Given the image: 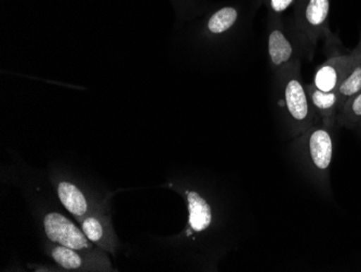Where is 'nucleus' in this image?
<instances>
[{"label": "nucleus", "instance_id": "1", "mask_svg": "<svg viewBox=\"0 0 361 272\" xmlns=\"http://www.w3.org/2000/svg\"><path fill=\"white\" fill-rule=\"evenodd\" d=\"M334 129L317 122L298 136L291 149L304 174L318 189L330 192V170L334 154Z\"/></svg>", "mask_w": 361, "mask_h": 272}, {"label": "nucleus", "instance_id": "2", "mask_svg": "<svg viewBox=\"0 0 361 272\" xmlns=\"http://www.w3.org/2000/svg\"><path fill=\"white\" fill-rule=\"evenodd\" d=\"M302 63H295L275 75L278 105L292 137L305 133L317 123V115L310 102L301 74Z\"/></svg>", "mask_w": 361, "mask_h": 272}, {"label": "nucleus", "instance_id": "3", "mask_svg": "<svg viewBox=\"0 0 361 272\" xmlns=\"http://www.w3.org/2000/svg\"><path fill=\"white\" fill-rule=\"evenodd\" d=\"M332 0H298L294 5L292 28L312 60L318 42L330 37L329 17Z\"/></svg>", "mask_w": 361, "mask_h": 272}, {"label": "nucleus", "instance_id": "4", "mask_svg": "<svg viewBox=\"0 0 361 272\" xmlns=\"http://www.w3.org/2000/svg\"><path fill=\"white\" fill-rule=\"evenodd\" d=\"M267 48L274 75L292 64L302 63V57L305 56L303 45L293 28L288 26L279 16L267 14Z\"/></svg>", "mask_w": 361, "mask_h": 272}, {"label": "nucleus", "instance_id": "5", "mask_svg": "<svg viewBox=\"0 0 361 272\" xmlns=\"http://www.w3.org/2000/svg\"><path fill=\"white\" fill-rule=\"evenodd\" d=\"M358 54L353 50L350 54L330 57L318 66L312 84L326 93L336 91L343 79L348 76L356 63Z\"/></svg>", "mask_w": 361, "mask_h": 272}, {"label": "nucleus", "instance_id": "6", "mask_svg": "<svg viewBox=\"0 0 361 272\" xmlns=\"http://www.w3.org/2000/svg\"><path fill=\"white\" fill-rule=\"evenodd\" d=\"M44 231L49 240L59 245L80 251L88 249V237L84 231L77 228L74 223L60 213H50L44 219Z\"/></svg>", "mask_w": 361, "mask_h": 272}, {"label": "nucleus", "instance_id": "7", "mask_svg": "<svg viewBox=\"0 0 361 272\" xmlns=\"http://www.w3.org/2000/svg\"><path fill=\"white\" fill-rule=\"evenodd\" d=\"M306 89L318 122L334 129L338 126V99L336 91L326 93L316 88L313 84L306 85Z\"/></svg>", "mask_w": 361, "mask_h": 272}, {"label": "nucleus", "instance_id": "8", "mask_svg": "<svg viewBox=\"0 0 361 272\" xmlns=\"http://www.w3.org/2000/svg\"><path fill=\"white\" fill-rule=\"evenodd\" d=\"M186 203L188 210V235L192 232H202L207 230L212 223V208L208 201L200 196L197 191H186Z\"/></svg>", "mask_w": 361, "mask_h": 272}, {"label": "nucleus", "instance_id": "9", "mask_svg": "<svg viewBox=\"0 0 361 272\" xmlns=\"http://www.w3.org/2000/svg\"><path fill=\"white\" fill-rule=\"evenodd\" d=\"M58 196L65 208L74 216H84L88 211V203L84 194L71 182H63L59 184Z\"/></svg>", "mask_w": 361, "mask_h": 272}, {"label": "nucleus", "instance_id": "10", "mask_svg": "<svg viewBox=\"0 0 361 272\" xmlns=\"http://www.w3.org/2000/svg\"><path fill=\"white\" fill-rule=\"evenodd\" d=\"M180 21L202 17L214 4L208 0H169Z\"/></svg>", "mask_w": 361, "mask_h": 272}, {"label": "nucleus", "instance_id": "11", "mask_svg": "<svg viewBox=\"0 0 361 272\" xmlns=\"http://www.w3.org/2000/svg\"><path fill=\"white\" fill-rule=\"evenodd\" d=\"M361 90V57L358 54L356 63L353 66L348 76L343 79L338 88L336 89V95L338 99V110L345 105L348 99L354 97Z\"/></svg>", "mask_w": 361, "mask_h": 272}, {"label": "nucleus", "instance_id": "12", "mask_svg": "<svg viewBox=\"0 0 361 272\" xmlns=\"http://www.w3.org/2000/svg\"><path fill=\"white\" fill-rule=\"evenodd\" d=\"M338 125L350 131L361 128V90L338 110Z\"/></svg>", "mask_w": 361, "mask_h": 272}, {"label": "nucleus", "instance_id": "13", "mask_svg": "<svg viewBox=\"0 0 361 272\" xmlns=\"http://www.w3.org/2000/svg\"><path fill=\"white\" fill-rule=\"evenodd\" d=\"M51 256L54 261L64 269H79L82 265V259H81L80 255L76 253V249L63 247V245L54 247L52 249Z\"/></svg>", "mask_w": 361, "mask_h": 272}, {"label": "nucleus", "instance_id": "14", "mask_svg": "<svg viewBox=\"0 0 361 272\" xmlns=\"http://www.w3.org/2000/svg\"><path fill=\"white\" fill-rule=\"evenodd\" d=\"M257 1L259 5L267 8V14L283 17V14L287 10L294 7L298 0H257Z\"/></svg>", "mask_w": 361, "mask_h": 272}, {"label": "nucleus", "instance_id": "15", "mask_svg": "<svg viewBox=\"0 0 361 272\" xmlns=\"http://www.w3.org/2000/svg\"><path fill=\"white\" fill-rule=\"evenodd\" d=\"M82 231L91 242H99L103 237V227L94 217H89L82 221Z\"/></svg>", "mask_w": 361, "mask_h": 272}, {"label": "nucleus", "instance_id": "16", "mask_svg": "<svg viewBox=\"0 0 361 272\" xmlns=\"http://www.w3.org/2000/svg\"><path fill=\"white\" fill-rule=\"evenodd\" d=\"M354 52H356L357 54L361 57V36L360 40H359L358 45H357L356 48H355Z\"/></svg>", "mask_w": 361, "mask_h": 272}, {"label": "nucleus", "instance_id": "17", "mask_svg": "<svg viewBox=\"0 0 361 272\" xmlns=\"http://www.w3.org/2000/svg\"><path fill=\"white\" fill-rule=\"evenodd\" d=\"M358 131V133L360 134V135H361V128H359L358 131Z\"/></svg>", "mask_w": 361, "mask_h": 272}]
</instances>
